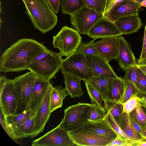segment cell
<instances>
[{"label":"cell","instance_id":"1","mask_svg":"<svg viewBox=\"0 0 146 146\" xmlns=\"http://www.w3.org/2000/svg\"><path fill=\"white\" fill-rule=\"evenodd\" d=\"M47 48L32 39H20L7 49L0 59V71L19 72L27 69L33 60Z\"/></svg>","mask_w":146,"mask_h":146},{"label":"cell","instance_id":"2","mask_svg":"<svg viewBox=\"0 0 146 146\" xmlns=\"http://www.w3.org/2000/svg\"><path fill=\"white\" fill-rule=\"evenodd\" d=\"M26 13L35 28L43 34L51 30L57 22V16L46 0H22Z\"/></svg>","mask_w":146,"mask_h":146},{"label":"cell","instance_id":"3","mask_svg":"<svg viewBox=\"0 0 146 146\" xmlns=\"http://www.w3.org/2000/svg\"><path fill=\"white\" fill-rule=\"evenodd\" d=\"M59 53L47 48L36 57L27 69L32 71L38 77L50 80L56 78V74L60 69L63 60Z\"/></svg>","mask_w":146,"mask_h":146},{"label":"cell","instance_id":"4","mask_svg":"<svg viewBox=\"0 0 146 146\" xmlns=\"http://www.w3.org/2000/svg\"><path fill=\"white\" fill-rule=\"evenodd\" d=\"M36 78L35 74L30 71L15 77L13 80L14 88L17 99V107L13 114H18L29 110L31 94Z\"/></svg>","mask_w":146,"mask_h":146},{"label":"cell","instance_id":"5","mask_svg":"<svg viewBox=\"0 0 146 146\" xmlns=\"http://www.w3.org/2000/svg\"><path fill=\"white\" fill-rule=\"evenodd\" d=\"M82 38L77 31L65 25L53 36V44L55 48L59 49L62 56L67 58L76 52L82 42Z\"/></svg>","mask_w":146,"mask_h":146},{"label":"cell","instance_id":"6","mask_svg":"<svg viewBox=\"0 0 146 146\" xmlns=\"http://www.w3.org/2000/svg\"><path fill=\"white\" fill-rule=\"evenodd\" d=\"M60 70L62 74H70L84 82L94 76L85 55L77 51L63 60Z\"/></svg>","mask_w":146,"mask_h":146},{"label":"cell","instance_id":"7","mask_svg":"<svg viewBox=\"0 0 146 146\" xmlns=\"http://www.w3.org/2000/svg\"><path fill=\"white\" fill-rule=\"evenodd\" d=\"M90 104L79 103L66 108L64 116L59 124L61 127L68 132L77 130L88 121V113Z\"/></svg>","mask_w":146,"mask_h":146},{"label":"cell","instance_id":"8","mask_svg":"<svg viewBox=\"0 0 146 146\" xmlns=\"http://www.w3.org/2000/svg\"><path fill=\"white\" fill-rule=\"evenodd\" d=\"M0 88V109L6 116L13 114L17 107V99L13 80L1 76Z\"/></svg>","mask_w":146,"mask_h":146},{"label":"cell","instance_id":"9","mask_svg":"<svg viewBox=\"0 0 146 146\" xmlns=\"http://www.w3.org/2000/svg\"><path fill=\"white\" fill-rule=\"evenodd\" d=\"M70 15L72 26L80 34L86 35L92 26L102 16L95 10L86 6Z\"/></svg>","mask_w":146,"mask_h":146},{"label":"cell","instance_id":"10","mask_svg":"<svg viewBox=\"0 0 146 146\" xmlns=\"http://www.w3.org/2000/svg\"><path fill=\"white\" fill-rule=\"evenodd\" d=\"M33 146H74L77 145L70 137L68 131L57 127L43 136L33 141Z\"/></svg>","mask_w":146,"mask_h":146},{"label":"cell","instance_id":"11","mask_svg":"<svg viewBox=\"0 0 146 146\" xmlns=\"http://www.w3.org/2000/svg\"><path fill=\"white\" fill-rule=\"evenodd\" d=\"M68 132L70 137L77 146H108L114 140L82 131Z\"/></svg>","mask_w":146,"mask_h":146},{"label":"cell","instance_id":"12","mask_svg":"<svg viewBox=\"0 0 146 146\" xmlns=\"http://www.w3.org/2000/svg\"><path fill=\"white\" fill-rule=\"evenodd\" d=\"M123 34L114 22L102 16L92 26L87 35L93 39L119 36Z\"/></svg>","mask_w":146,"mask_h":146},{"label":"cell","instance_id":"13","mask_svg":"<svg viewBox=\"0 0 146 146\" xmlns=\"http://www.w3.org/2000/svg\"><path fill=\"white\" fill-rule=\"evenodd\" d=\"M50 80L37 76L32 90L28 109L34 115L41 106L47 91L52 84Z\"/></svg>","mask_w":146,"mask_h":146},{"label":"cell","instance_id":"14","mask_svg":"<svg viewBox=\"0 0 146 146\" xmlns=\"http://www.w3.org/2000/svg\"><path fill=\"white\" fill-rule=\"evenodd\" d=\"M52 86V84L49 87L41 106L35 114V128L33 138L43 131L49 119L51 113L50 100Z\"/></svg>","mask_w":146,"mask_h":146},{"label":"cell","instance_id":"15","mask_svg":"<svg viewBox=\"0 0 146 146\" xmlns=\"http://www.w3.org/2000/svg\"><path fill=\"white\" fill-rule=\"evenodd\" d=\"M119 36L101 38L94 45L98 55L108 62L117 59L118 53Z\"/></svg>","mask_w":146,"mask_h":146},{"label":"cell","instance_id":"16","mask_svg":"<svg viewBox=\"0 0 146 146\" xmlns=\"http://www.w3.org/2000/svg\"><path fill=\"white\" fill-rule=\"evenodd\" d=\"M75 131H86L114 139L117 136L109 122L108 115L105 119L101 120L95 121H88Z\"/></svg>","mask_w":146,"mask_h":146},{"label":"cell","instance_id":"17","mask_svg":"<svg viewBox=\"0 0 146 146\" xmlns=\"http://www.w3.org/2000/svg\"><path fill=\"white\" fill-rule=\"evenodd\" d=\"M89 66L94 76L104 75L114 79L118 77L106 60L98 55L86 54Z\"/></svg>","mask_w":146,"mask_h":146},{"label":"cell","instance_id":"18","mask_svg":"<svg viewBox=\"0 0 146 146\" xmlns=\"http://www.w3.org/2000/svg\"><path fill=\"white\" fill-rule=\"evenodd\" d=\"M119 48L117 59L120 68L125 71L128 68L137 65V62L128 42L122 36L118 37Z\"/></svg>","mask_w":146,"mask_h":146},{"label":"cell","instance_id":"19","mask_svg":"<svg viewBox=\"0 0 146 146\" xmlns=\"http://www.w3.org/2000/svg\"><path fill=\"white\" fill-rule=\"evenodd\" d=\"M114 23L123 35H128L136 32L143 26L138 15L123 17L115 20Z\"/></svg>","mask_w":146,"mask_h":146},{"label":"cell","instance_id":"20","mask_svg":"<svg viewBox=\"0 0 146 146\" xmlns=\"http://www.w3.org/2000/svg\"><path fill=\"white\" fill-rule=\"evenodd\" d=\"M141 7L140 4L135 1L124 0L114 7L112 11L111 17L115 21L123 17L138 15V11Z\"/></svg>","mask_w":146,"mask_h":146},{"label":"cell","instance_id":"21","mask_svg":"<svg viewBox=\"0 0 146 146\" xmlns=\"http://www.w3.org/2000/svg\"><path fill=\"white\" fill-rule=\"evenodd\" d=\"M118 124L122 130L131 140H145L143 136L134 128L131 121L129 114L123 113L119 118Z\"/></svg>","mask_w":146,"mask_h":146},{"label":"cell","instance_id":"22","mask_svg":"<svg viewBox=\"0 0 146 146\" xmlns=\"http://www.w3.org/2000/svg\"><path fill=\"white\" fill-rule=\"evenodd\" d=\"M115 79L104 75H98L93 76L86 81L99 91L106 99L109 96Z\"/></svg>","mask_w":146,"mask_h":146},{"label":"cell","instance_id":"23","mask_svg":"<svg viewBox=\"0 0 146 146\" xmlns=\"http://www.w3.org/2000/svg\"><path fill=\"white\" fill-rule=\"evenodd\" d=\"M63 74L64 77L65 89L72 98L81 97L84 92L81 88V80L78 78L67 73Z\"/></svg>","mask_w":146,"mask_h":146},{"label":"cell","instance_id":"24","mask_svg":"<svg viewBox=\"0 0 146 146\" xmlns=\"http://www.w3.org/2000/svg\"><path fill=\"white\" fill-rule=\"evenodd\" d=\"M35 123V115H33L24 122L18 128L13 131L15 139L30 137L33 138Z\"/></svg>","mask_w":146,"mask_h":146},{"label":"cell","instance_id":"25","mask_svg":"<svg viewBox=\"0 0 146 146\" xmlns=\"http://www.w3.org/2000/svg\"><path fill=\"white\" fill-rule=\"evenodd\" d=\"M68 95L66 90L61 86H52L50 100L51 112L62 107L63 102L65 97Z\"/></svg>","mask_w":146,"mask_h":146},{"label":"cell","instance_id":"26","mask_svg":"<svg viewBox=\"0 0 146 146\" xmlns=\"http://www.w3.org/2000/svg\"><path fill=\"white\" fill-rule=\"evenodd\" d=\"M125 88V82L121 76L115 79L113 82L108 100L120 103Z\"/></svg>","mask_w":146,"mask_h":146},{"label":"cell","instance_id":"27","mask_svg":"<svg viewBox=\"0 0 146 146\" xmlns=\"http://www.w3.org/2000/svg\"><path fill=\"white\" fill-rule=\"evenodd\" d=\"M33 115L31 111L29 110L18 114H12L5 116V117L9 127L13 132L14 130Z\"/></svg>","mask_w":146,"mask_h":146},{"label":"cell","instance_id":"28","mask_svg":"<svg viewBox=\"0 0 146 146\" xmlns=\"http://www.w3.org/2000/svg\"><path fill=\"white\" fill-rule=\"evenodd\" d=\"M88 94L92 102H94L101 108L108 111L106 100L103 94L86 81H84Z\"/></svg>","mask_w":146,"mask_h":146},{"label":"cell","instance_id":"29","mask_svg":"<svg viewBox=\"0 0 146 146\" xmlns=\"http://www.w3.org/2000/svg\"><path fill=\"white\" fill-rule=\"evenodd\" d=\"M60 6L63 14L69 15L85 6L83 0H62Z\"/></svg>","mask_w":146,"mask_h":146},{"label":"cell","instance_id":"30","mask_svg":"<svg viewBox=\"0 0 146 146\" xmlns=\"http://www.w3.org/2000/svg\"><path fill=\"white\" fill-rule=\"evenodd\" d=\"M108 111L101 108L96 104L92 102L90 104L88 115L89 121H97L102 120L108 115Z\"/></svg>","mask_w":146,"mask_h":146},{"label":"cell","instance_id":"31","mask_svg":"<svg viewBox=\"0 0 146 146\" xmlns=\"http://www.w3.org/2000/svg\"><path fill=\"white\" fill-rule=\"evenodd\" d=\"M108 111L111 113L118 123L119 118L123 113V105L121 103L106 100Z\"/></svg>","mask_w":146,"mask_h":146},{"label":"cell","instance_id":"32","mask_svg":"<svg viewBox=\"0 0 146 146\" xmlns=\"http://www.w3.org/2000/svg\"><path fill=\"white\" fill-rule=\"evenodd\" d=\"M95 40L93 39L90 41L82 42L79 45L76 51L85 55H98L94 44V42Z\"/></svg>","mask_w":146,"mask_h":146},{"label":"cell","instance_id":"33","mask_svg":"<svg viewBox=\"0 0 146 146\" xmlns=\"http://www.w3.org/2000/svg\"><path fill=\"white\" fill-rule=\"evenodd\" d=\"M86 7L91 9L103 16L106 0H83Z\"/></svg>","mask_w":146,"mask_h":146},{"label":"cell","instance_id":"34","mask_svg":"<svg viewBox=\"0 0 146 146\" xmlns=\"http://www.w3.org/2000/svg\"><path fill=\"white\" fill-rule=\"evenodd\" d=\"M129 115L133 117L140 126L143 128L146 125V114L140 104Z\"/></svg>","mask_w":146,"mask_h":146},{"label":"cell","instance_id":"35","mask_svg":"<svg viewBox=\"0 0 146 146\" xmlns=\"http://www.w3.org/2000/svg\"><path fill=\"white\" fill-rule=\"evenodd\" d=\"M135 86L139 91L146 93V75L137 65L136 69Z\"/></svg>","mask_w":146,"mask_h":146},{"label":"cell","instance_id":"36","mask_svg":"<svg viewBox=\"0 0 146 146\" xmlns=\"http://www.w3.org/2000/svg\"><path fill=\"white\" fill-rule=\"evenodd\" d=\"M125 88L123 96L120 102L123 103L131 97L135 96L138 90L135 86L130 82L125 81Z\"/></svg>","mask_w":146,"mask_h":146},{"label":"cell","instance_id":"37","mask_svg":"<svg viewBox=\"0 0 146 146\" xmlns=\"http://www.w3.org/2000/svg\"><path fill=\"white\" fill-rule=\"evenodd\" d=\"M139 103L138 98L135 95L133 96L122 103L123 108V113L129 114L136 108Z\"/></svg>","mask_w":146,"mask_h":146},{"label":"cell","instance_id":"38","mask_svg":"<svg viewBox=\"0 0 146 146\" xmlns=\"http://www.w3.org/2000/svg\"><path fill=\"white\" fill-rule=\"evenodd\" d=\"M124 0H106V6L103 17L113 22L111 17L112 10L118 3ZM135 1V0H131ZM136 2V1H135Z\"/></svg>","mask_w":146,"mask_h":146},{"label":"cell","instance_id":"39","mask_svg":"<svg viewBox=\"0 0 146 146\" xmlns=\"http://www.w3.org/2000/svg\"><path fill=\"white\" fill-rule=\"evenodd\" d=\"M108 117L111 126L117 133V135L127 139L131 140L122 130L115 118L108 111Z\"/></svg>","mask_w":146,"mask_h":146},{"label":"cell","instance_id":"40","mask_svg":"<svg viewBox=\"0 0 146 146\" xmlns=\"http://www.w3.org/2000/svg\"><path fill=\"white\" fill-rule=\"evenodd\" d=\"M0 121L2 126L9 136L12 140L19 144L18 142L15 138L13 132L10 128L8 123L5 115L1 109L0 111Z\"/></svg>","mask_w":146,"mask_h":146},{"label":"cell","instance_id":"41","mask_svg":"<svg viewBox=\"0 0 146 146\" xmlns=\"http://www.w3.org/2000/svg\"><path fill=\"white\" fill-rule=\"evenodd\" d=\"M137 141L128 140L117 135L108 146H135Z\"/></svg>","mask_w":146,"mask_h":146},{"label":"cell","instance_id":"42","mask_svg":"<svg viewBox=\"0 0 146 146\" xmlns=\"http://www.w3.org/2000/svg\"><path fill=\"white\" fill-rule=\"evenodd\" d=\"M137 66L131 67L127 69L123 78L125 81H128L135 86L136 84V69Z\"/></svg>","mask_w":146,"mask_h":146},{"label":"cell","instance_id":"43","mask_svg":"<svg viewBox=\"0 0 146 146\" xmlns=\"http://www.w3.org/2000/svg\"><path fill=\"white\" fill-rule=\"evenodd\" d=\"M137 63L138 65H146V25L144 30L142 50Z\"/></svg>","mask_w":146,"mask_h":146},{"label":"cell","instance_id":"44","mask_svg":"<svg viewBox=\"0 0 146 146\" xmlns=\"http://www.w3.org/2000/svg\"><path fill=\"white\" fill-rule=\"evenodd\" d=\"M135 96L138 98L140 104L144 112L146 114V93L138 90Z\"/></svg>","mask_w":146,"mask_h":146},{"label":"cell","instance_id":"45","mask_svg":"<svg viewBox=\"0 0 146 146\" xmlns=\"http://www.w3.org/2000/svg\"><path fill=\"white\" fill-rule=\"evenodd\" d=\"M60 0H46L51 8L55 14H57L59 12Z\"/></svg>","mask_w":146,"mask_h":146},{"label":"cell","instance_id":"46","mask_svg":"<svg viewBox=\"0 0 146 146\" xmlns=\"http://www.w3.org/2000/svg\"><path fill=\"white\" fill-rule=\"evenodd\" d=\"M131 121L136 130L143 136L142 128L137 123L134 118L129 115Z\"/></svg>","mask_w":146,"mask_h":146},{"label":"cell","instance_id":"47","mask_svg":"<svg viewBox=\"0 0 146 146\" xmlns=\"http://www.w3.org/2000/svg\"><path fill=\"white\" fill-rule=\"evenodd\" d=\"M135 146H146V140L145 141H137Z\"/></svg>","mask_w":146,"mask_h":146},{"label":"cell","instance_id":"48","mask_svg":"<svg viewBox=\"0 0 146 146\" xmlns=\"http://www.w3.org/2000/svg\"><path fill=\"white\" fill-rule=\"evenodd\" d=\"M137 65L146 75V65Z\"/></svg>","mask_w":146,"mask_h":146},{"label":"cell","instance_id":"49","mask_svg":"<svg viewBox=\"0 0 146 146\" xmlns=\"http://www.w3.org/2000/svg\"><path fill=\"white\" fill-rule=\"evenodd\" d=\"M143 134V138L145 140H146V129L145 128H142Z\"/></svg>","mask_w":146,"mask_h":146},{"label":"cell","instance_id":"50","mask_svg":"<svg viewBox=\"0 0 146 146\" xmlns=\"http://www.w3.org/2000/svg\"><path fill=\"white\" fill-rule=\"evenodd\" d=\"M140 6L144 7H146V0H145L143 1L140 5Z\"/></svg>","mask_w":146,"mask_h":146},{"label":"cell","instance_id":"51","mask_svg":"<svg viewBox=\"0 0 146 146\" xmlns=\"http://www.w3.org/2000/svg\"><path fill=\"white\" fill-rule=\"evenodd\" d=\"M135 1L140 5V4L145 0H135Z\"/></svg>","mask_w":146,"mask_h":146},{"label":"cell","instance_id":"52","mask_svg":"<svg viewBox=\"0 0 146 146\" xmlns=\"http://www.w3.org/2000/svg\"><path fill=\"white\" fill-rule=\"evenodd\" d=\"M0 13H1L2 12V10H1V1H0Z\"/></svg>","mask_w":146,"mask_h":146},{"label":"cell","instance_id":"53","mask_svg":"<svg viewBox=\"0 0 146 146\" xmlns=\"http://www.w3.org/2000/svg\"><path fill=\"white\" fill-rule=\"evenodd\" d=\"M2 22V21L1 20V18H0V27H1V23Z\"/></svg>","mask_w":146,"mask_h":146},{"label":"cell","instance_id":"54","mask_svg":"<svg viewBox=\"0 0 146 146\" xmlns=\"http://www.w3.org/2000/svg\"><path fill=\"white\" fill-rule=\"evenodd\" d=\"M144 128H145L146 129V125H145V127H144Z\"/></svg>","mask_w":146,"mask_h":146}]
</instances>
